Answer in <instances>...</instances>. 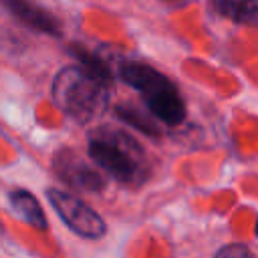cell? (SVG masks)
Returning <instances> with one entry per match:
<instances>
[{
    "instance_id": "6da1fadb",
    "label": "cell",
    "mask_w": 258,
    "mask_h": 258,
    "mask_svg": "<svg viewBox=\"0 0 258 258\" xmlns=\"http://www.w3.org/2000/svg\"><path fill=\"white\" fill-rule=\"evenodd\" d=\"M52 99L64 115L79 123H87L107 107V79L85 67H67L54 77Z\"/></svg>"
},
{
    "instance_id": "7a4b0ae2",
    "label": "cell",
    "mask_w": 258,
    "mask_h": 258,
    "mask_svg": "<svg viewBox=\"0 0 258 258\" xmlns=\"http://www.w3.org/2000/svg\"><path fill=\"white\" fill-rule=\"evenodd\" d=\"M91 159L121 183H139L145 179V151L125 131L101 127L89 137Z\"/></svg>"
},
{
    "instance_id": "3957f363",
    "label": "cell",
    "mask_w": 258,
    "mask_h": 258,
    "mask_svg": "<svg viewBox=\"0 0 258 258\" xmlns=\"http://www.w3.org/2000/svg\"><path fill=\"white\" fill-rule=\"evenodd\" d=\"M50 206L56 210L60 220L79 236L97 240L105 234V222L97 212H93L85 202H81L77 196L60 191V189H48L46 191Z\"/></svg>"
},
{
    "instance_id": "277c9868",
    "label": "cell",
    "mask_w": 258,
    "mask_h": 258,
    "mask_svg": "<svg viewBox=\"0 0 258 258\" xmlns=\"http://www.w3.org/2000/svg\"><path fill=\"white\" fill-rule=\"evenodd\" d=\"M145 105L153 117L163 121L165 125H177L185 117V105L175 91V87L165 79L159 85H155L145 95Z\"/></svg>"
},
{
    "instance_id": "5b68a950",
    "label": "cell",
    "mask_w": 258,
    "mask_h": 258,
    "mask_svg": "<svg viewBox=\"0 0 258 258\" xmlns=\"http://www.w3.org/2000/svg\"><path fill=\"white\" fill-rule=\"evenodd\" d=\"M56 169L62 175L64 181H69L73 187L83 189V191H99L103 189V177L99 175V171H95L89 163H85L83 159H79L73 153H62L56 159Z\"/></svg>"
},
{
    "instance_id": "8992f818",
    "label": "cell",
    "mask_w": 258,
    "mask_h": 258,
    "mask_svg": "<svg viewBox=\"0 0 258 258\" xmlns=\"http://www.w3.org/2000/svg\"><path fill=\"white\" fill-rule=\"evenodd\" d=\"M6 8L26 26L40 30V32H48V34H56L58 32V22L52 14H48L44 8H40L38 4H34L32 0H4Z\"/></svg>"
},
{
    "instance_id": "52a82bcc",
    "label": "cell",
    "mask_w": 258,
    "mask_h": 258,
    "mask_svg": "<svg viewBox=\"0 0 258 258\" xmlns=\"http://www.w3.org/2000/svg\"><path fill=\"white\" fill-rule=\"evenodd\" d=\"M10 206L12 210L32 228L36 230H46V218L42 214V208L38 204V200L24 189H16L10 194Z\"/></svg>"
},
{
    "instance_id": "ba28073f",
    "label": "cell",
    "mask_w": 258,
    "mask_h": 258,
    "mask_svg": "<svg viewBox=\"0 0 258 258\" xmlns=\"http://www.w3.org/2000/svg\"><path fill=\"white\" fill-rule=\"evenodd\" d=\"M216 6L236 22L258 26V0H216Z\"/></svg>"
},
{
    "instance_id": "9c48e42d",
    "label": "cell",
    "mask_w": 258,
    "mask_h": 258,
    "mask_svg": "<svg viewBox=\"0 0 258 258\" xmlns=\"http://www.w3.org/2000/svg\"><path fill=\"white\" fill-rule=\"evenodd\" d=\"M216 258H254V254L244 244H230V246H224Z\"/></svg>"
},
{
    "instance_id": "30bf717a",
    "label": "cell",
    "mask_w": 258,
    "mask_h": 258,
    "mask_svg": "<svg viewBox=\"0 0 258 258\" xmlns=\"http://www.w3.org/2000/svg\"><path fill=\"white\" fill-rule=\"evenodd\" d=\"M254 232H256V236H258V220H256V228H254Z\"/></svg>"
}]
</instances>
